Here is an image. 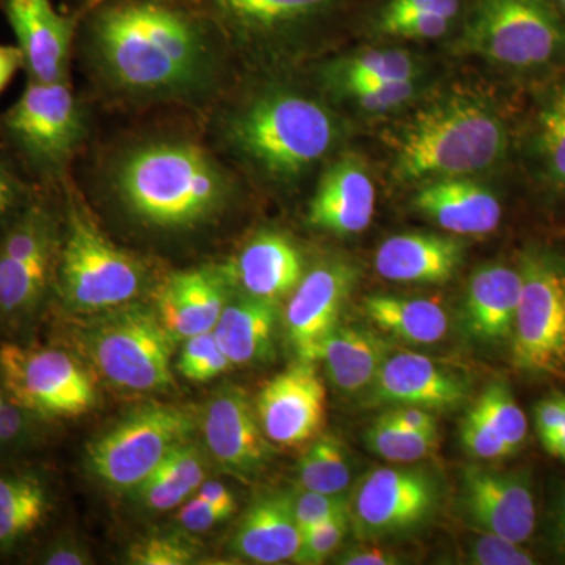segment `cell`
<instances>
[{
	"mask_svg": "<svg viewBox=\"0 0 565 565\" xmlns=\"http://www.w3.org/2000/svg\"><path fill=\"white\" fill-rule=\"evenodd\" d=\"M77 10L74 50L109 102L211 110L225 95L232 50L195 0H93Z\"/></svg>",
	"mask_w": 565,
	"mask_h": 565,
	"instance_id": "1",
	"label": "cell"
},
{
	"mask_svg": "<svg viewBox=\"0 0 565 565\" xmlns=\"http://www.w3.org/2000/svg\"><path fill=\"white\" fill-rule=\"evenodd\" d=\"M102 178L126 217L163 233L214 225L237 195L236 178L212 145L185 134L128 141L110 156Z\"/></svg>",
	"mask_w": 565,
	"mask_h": 565,
	"instance_id": "2",
	"label": "cell"
},
{
	"mask_svg": "<svg viewBox=\"0 0 565 565\" xmlns=\"http://www.w3.org/2000/svg\"><path fill=\"white\" fill-rule=\"evenodd\" d=\"M338 136L333 111L288 85H267L211 111V140L233 161L278 185L302 180L333 150Z\"/></svg>",
	"mask_w": 565,
	"mask_h": 565,
	"instance_id": "3",
	"label": "cell"
},
{
	"mask_svg": "<svg viewBox=\"0 0 565 565\" xmlns=\"http://www.w3.org/2000/svg\"><path fill=\"white\" fill-rule=\"evenodd\" d=\"M508 129L497 111L470 96H449L405 122L393 173L401 182L471 177L503 161Z\"/></svg>",
	"mask_w": 565,
	"mask_h": 565,
	"instance_id": "4",
	"label": "cell"
},
{
	"mask_svg": "<svg viewBox=\"0 0 565 565\" xmlns=\"http://www.w3.org/2000/svg\"><path fill=\"white\" fill-rule=\"evenodd\" d=\"M63 228L55 289L74 313H103L136 302L150 281L147 263L99 228L79 192L63 182Z\"/></svg>",
	"mask_w": 565,
	"mask_h": 565,
	"instance_id": "5",
	"label": "cell"
},
{
	"mask_svg": "<svg viewBox=\"0 0 565 565\" xmlns=\"http://www.w3.org/2000/svg\"><path fill=\"white\" fill-rule=\"evenodd\" d=\"M90 134L87 107L70 82L28 81L18 102L0 115V137L41 188H61Z\"/></svg>",
	"mask_w": 565,
	"mask_h": 565,
	"instance_id": "6",
	"label": "cell"
},
{
	"mask_svg": "<svg viewBox=\"0 0 565 565\" xmlns=\"http://www.w3.org/2000/svg\"><path fill=\"white\" fill-rule=\"evenodd\" d=\"M81 340L96 370L111 385L131 392H163L173 386L178 341L154 307L131 302L103 311Z\"/></svg>",
	"mask_w": 565,
	"mask_h": 565,
	"instance_id": "7",
	"label": "cell"
},
{
	"mask_svg": "<svg viewBox=\"0 0 565 565\" xmlns=\"http://www.w3.org/2000/svg\"><path fill=\"white\" fill-rule=\"evenodd\" d=\"M456 50L515 70L565 51V18L552 0H470Z\"/></svg>",
	"mask_w": 565,
	"mask_h": 565,
	"instance_id": "8",
	"label": "cell"
},
{
	"mask_svg": "<svg viewBox=\"0 0 565 565\" xmlns=\"http://www.w3.org/2000/svg\"><path fill=\"white\" fill-rule=\"evenodd\" d=\"M52 189L40 188L0 234V319L7 326L31 321L55 286L63 212L52 203Z\"/></svg>",
	"mask_w": 565,
	"mask_h": 565,
	"instance_id": "9",
	"label": "cell"
},
{
	"mask_svg": "<svg viewBox=\"0 0 565 565\" xmlns=\"http://www.w3.org/2000/svg\"><path fill=\"white\" fill-rule=\"evenodd\" d=\"M522 296L511 338L512 363L535 377L565 374V258L530 250L522 256Z\"/></svg>",
	"mask_w": 565,
	"mask_h": 565,
	"instance_id": "10",
	"label": "cell"
},
{
	"mask_svg": "<svg viewBox=\"0 0 565 565\" xmlns=\"http://www.w3.org/2000/svg\"><path fill=\"white\" fill-rule=\"evenodd\" d=\"M193 427L195 418L185 408L141 405L87 446L88 468L110 489L134 490L174 446L188 441Z\"/></svg>",
	"mask_w": 565,
	"mask_h": 565,
	"instance_id": "11",
	"label": "cell"
},
{
	"mask_svg": "<svg viewBox=\"0 0 565 565\" xmlns=\"http://www.w3.org/2000/svg\"><path fill=\"white\" fill-rule=\"evenodd\" d=\"M0 379L11 403L47 422L87 414L95 405L90 375L62 349L18 341L3 343Z\"/></svg>",
	"mask_w": 565,
	"mask_h": 565,
	"instance_id": "12",
	"label": "cell"
},
{
	"mask_svg": "<svg viewBox=\"0 0 565 565\" xmlns=\"http://www.w3.org/2000/svg\"><path fill=\"white\" fill-rule=\"evenodd\" d=\"M440 500V482L426 468H374L349 497L351 530L363 542L415 533L434 519Z\"/></svg>",
	"mask_w": 565,
	"mask_h": 565,
	"instance_id": "13",
	"label": "cell"
},
{
	"mask_svg": "<svg viewBox=\"0 0 565 565\" xmlns=\"http://www.w3.org/2000/svg\"><path fill=\"white\" fill-rule=\"evenodd\" d=\"M232 51L292 50L349 0H195Z\"/></svg>",
	"mask_w": 565,
	"mask_h": 565,
	"instance_id": "14",
	"label": "cell"
},
{
	"mask_svg": "<svg viewBox=\"0 0 565 565\" xmlns=\"http://www.w3.org/2000/svg\"><path fill=\"white\" fill-rule=\"evenodd\" d=\"M459 511L465 523L479 533L501 535L525 545L537 526L533 479L526 471L463 468Z\"/></svg>",
	"mask_w": 565,
	"mask_h": 565,
	"instance_id": "15",
	"label": "cell"
},
{
	"mask_svg": "<svg viewBox=\"0 0 565 565\" xmlns=\"http://www.w3.org/2000/svg\"><path fill=\"white\" fill-rule=\"evenodd\" d=\"M0 9L17 36L28 79L41 84L70 82L79 10L63 14L52 0H0Z\"/></svg>",
	"mask_w": 565,
	"mask_h": 565,
	"instance_id": "16",
	"label": "cell"
},
{
	"mask_svg": "<svg viewBox=\"0 0 565 565\" xmlns=\"http://www.w3.org/2000/svg\"><path fill=\"white\" fill-rule=\"evenodd\" d=\"M203 435L215 462L243 481L258 478L273 460V444L263 433L255 404L239 386H223L211 397Z\"/></svg>",
	"mask_w": 565,
	"mask_h": 565,
	"instance_id": "17",
	"label": "cell"
},
{
	"mask_svg": "<svg viewBox=\"0 0 565 565\" xmlns=\"http://www.w3.org/2000/svg\"><path fill=\"white\" fill-rule=\"evenodd\" d=\"M255 411L270 444L315 440L326 422V386L313 363L299 362L270 379L256 397Z\"/></svg>",
	"mask_w": 565,
	"mask_h": 565,
	"instance_id": "18",
	"label": "cell"
},
{
	"mask_svg": "<svg viewBox=\"0 0 565 565\" xmlns=\"http://www.w3.org/2000/svg\"><path fill=\"white\" fill-rule=\"evenodd\" d=\"M355 267L345 262H326L305 274L285 311L286 333L300 362H316L322 341L338 327L355 286Z\"/></svg>",
	"mask_w": 565,
	"mask_h": 565,
	"instance_id": "19",
	"label": "cell"
},
{
	"mask_svg": "<svg viewBox=\"0 0 565 565\" xmlns=\"http://www.w3.org/2000/svg\"><path fill=\"white\" fill-rule=\"evenodd\" d=\"M363 396L367 407L455 411L470 396V384L462 374L422 353L392 352Z\"/></svg>",
	"mask_w": 565,
	"mask_h": 565,
	"instance_id": "20",
	"label": "cell"
},
{
	"mask_svg": "<svg viewBox=\"0 0 565 565\" xmlns=\"http://www.w3.org/2000/svg\"><path fill=\"white\" fill-rule=\"evenodd\" d=\"M236 292L226 264L170 274L156 288L154 308L177 341L212 332Z\"/></svg>",
	"mask_w": 565,
	"mask_h": 565,
	"instance_id": "21",
	"label": "cell"
},
{
	"mask_svg": "<svg viewBox=\"0 0 565 565\" xmlns=\"http://www.w3.org/2000/svg\"><path fill=\"white\" fill-rule=\"evenodd\" d=\"M375 188L373 178L359 159H338L319 180L308 223L319 232L345 237L363 233L373 222Z\"/></svg>",
	"mask_w": 565,
	"mask_h": 565,
	"instance_id": "22",
	"label": "cell"
},
{
	"mask_svg": "<svg viewBox=\"0 0 565 565\" xmlns=\"http://www.w3.org/2000/svg\"><path fill=\"white\" fill-rule=\"evenodd\" d=\"M414 206L457 236H489L503 218L497 195L468 177L423 182L415 193Z\"/></svg>",
	"mask_w": 565,
	"mask_h": 565,
	"instance_id": "23",
	"label": "cell"
},
{
	"mask_svg": "<svg viewBox=\"0 0 565 565\" xmlns=\"http://www.w3.org/2000/svg\"><path fill=\"white\" fill-rule=\"evenodd\" d=\"M226 266L236 291L277 302L291 296L307 274L302 253L278 232L256 234Z\"/></svg>",
	"mask_w": 565,
	"mask_h": 565,
	"instance_id": "24",
	"label": "cell"
},
{
	"mask_svg": "<svg viewBox=\"0 0 565 565\" xmlns=\"http://www.w3.org/2000/svg\"><path fill=\"white\" fill-rule=\"evenodd\" d=\"M463 262V244L451 236L404 233L388 237L374 256L381 277L407 285H445Z\"/></svg>",
	"mask_w": 565,
	"mask_h": 565,
	"instance_id": "25",
	"label": "cell"
},
{
	"mask_svg": "<svg viewBox=\"0 0 565 565\" xmlns=\"http://www.w3.org/2000/svg\"><path fill=\"white\" fill-rule=\"evenodd\" d=\"M522 296V274L505 264H486L476 269L465 296L463 322L476 341L511 343Z\"/></svg>",
	"mask_w": 565,
	"mask_h": 565,
	"instance_id": "26",
	"label": "cell"
},
{
	"mask_svg": "<svg viewBox=\"0 0 565 565\" xmlns=\"http://www.w3.org/2000/svg\"><path fill=\"white\" fill-rule=\"evenodd\" d=\"M302 533L292 509V493L259 494L250 505L233 539L237 555L255 564L289 563L297 556Z\"/></svg>",
	"mask_w": 565,
	"mask_h": 565,
	"instance_id": "27",
	"label": "cell"
},
{
	"mask_svg": "<svg viewBox=\"0 0 565 565\" xmlns=\"http://www.w3.org/2000/svg\"><path fill=\"white\" fill-rule=\"evenodd\" d=\"M384 337L359 326H338L322 341L316 362L323 364L330 384L344 394H364L392 353Z\"/></svg>",
	"mask_w": 565,
	"mask_h": 565,
	"instance_id": "28",
	"label": "cell"
},
{
	"mask_svg": "<svg viewBox=\"0 0 565 565\" xmlns=\"http://www.w3.org/2000/svg\"><path fill=\"white\" fill-rule=\"evenodd\" d=\"M280 302L239 292L215 323V340L233 366L263 363L273 356Z\"/></svg>",
	"mask_w": 565,
	"mask_h": 565,
	"instance_id": "29",
	"label": "cell"
},
{
	"mask_svg": "<svg viewBox=\"0 0 565 565\" xmlns=\"http://www.w3.org/2000/svg\"><path fill=\"white\" fill-rule=\"evenodd\" d=\"M362 308L375 327L405 343L434 344L448 333V315L434 300L373 294Z\"/></svg>",
	"mask_w": 565,
	"mask_h": 565,
	"instance_id": "30",
	"label": "cell"
},
{
	"mask_svg": "<svg viewBox=\"0 0 565 565\" xmlns=\"http://www.w3.org/2000/svg\"><path fill=\"white\" fill-rule=\"evenodd\" d=\"M51 509L50 489L28 470L0 473V552H10L43 525Z\"/></svg>",
	"mask_w": 565,
	"mask_h": 565,
	"instance_id": "31",
	"label": "cell"
},
{
	"mask_svg": "<svg viewBox=\"0 0 565 565\" xmlns=\"http://www.w3.org/2000/svg\"><path fill=\"white\" fill-rule=\"evenodd\" d=\"M422 66L404 50H370L352 57L338 58L322 66L321 82L338 93L353 85L374 82L418 81Z\"/></svg>",
	"mask_w": 565,
	"mask_h": 565,
	"instance_id": "32",
	"label": "cell"
},
{
	"mask_svg": "<svg viewBox=\"0 0 565 565\" xmlns=\"http://www.w3.org/2000/svg\"><path fill=\"white\" fill-rule=\"evenodd\" d=\"M300 489L326 494H348L352 467L340 438L323 434L305 449L297 465Z\"/></svg>",
	"mask_w": 565,
	"mask_h": 565,
	"instance_id": "33",
	"label": "cell"
},
{
	"mask_svg": "<svg viewBox=\"0 0 565 565\" xmlns=\"http://www.w3.org/2000/svg\"><path fill=\"white\" fill-rule=\"evenodd\" d=\"M367 449L388 462L408 465L433 455L438 444V433L405 429L386 419L384 415L364 434Z\"/></svg>",
	"mask_w": 565,
	"mask_h": 565,
	"instance_id": "34",
	"label": "cell"
},
{
	"mask_svg": "<svg viewBox=\"0 0 565 565\" xmlns=\"http://www.w3.org/2000/svg\"><path fill=\"white\" fill-rule=\"evenodd\" d=\"M475 407L490 429L511 449L512 455L522 449L527 435V419L525 412L516 404L508 382H490Z\"/></svg>",
	"mask_w": 565,
	"mask_h": 565,
	"instance_id": "35",
	"label": "cell"
},
{
	"mask_svg": "<svg viewBox=\"0 0 565 565\" xmlns=\"http://www.w3.org/2000/svg\"><path fill=\"white\" fill-rule=\"evenodd\" d=\"M537 141L546 173L565 188V84L553 93L541 111Z\"/></svg>",
	"mask_w": 565,
	"mask_h": 565,
	"instance_id": "36",
	"label": "cell"
},
{
	"mask_svg": "<svg viewBox=\"0 0 565 565\" xmlns=\"http://www.w3.org/2000/svg\"><path fill=\"white\" fill-rule=\"evenodd\" d=\"M40 188L0 137V234L31 204Z\"/></svg>",
	"mask_w": 565,
	"mask_h": 565,
	"instance_id": "37",
	"label": "cell"
},
{
	"mask_svg": "<svg viewBox=\"0 0 565 565\" xmlns=\"http://www.w3.org/2000/svg\"><path fill=\"white\" fill-rule=\"evenodd\" d=\"M228 356L222 351L214 332L195 334L182 344L178 371L193 382H207L232 367Z\"/></svg>",
	"mask_w": 565,
	"mask_h": 565,
	"instance_id": "38",
	"label": "cell"
},
{
	"mask_svg": "<svg viewBox=\"0 0 565 565\" xmlns=\"http://www.w3.org/2000/svg\"><path fill=\"white\" fill-rule=\"evenodd\" d=\"M459 21L440 14H404V17L370 18L371 31L388 39L438 40L444 39Z\"/></svg>",
	"mask_w": 565,
	"mask_h": 565,
	"instance_id": "39",
	"label": "cell"
},
{
	"mask_svg": "<svg viewBox=\"0 0 565 565\" xmlns=\"http://www.w3.org/2000/svg\"><path fill=\"white\" fill-rule=\"evenodd\" d=\"M349 531H351L349 509L303 531L299 553L294 557V563L303 565L326 563V559L338 552Z\"/></svg>",
	"mask_w": 565,
	"mask_h": 565,
	"instance_id": "40",
	"label": "cell"
},
{
	"mask_svg": "<svg viewBox=\"0 0 565 565\" xmlns=\"http://www.w3.org/2000/svg\"><path fill=\"white\" fill-rule=\"evenodd\" d=\"M337 95L343 96L359 109L370 114H384L411 103L418 95V87H416V81L374 82V84L353 85L338 92Z\"/></svg>",
	"mask_w": 565,
	"mask_h": 565,
	"instance_id": "41",
	"label": "cell"
},
{
	"mask_svg": "<svg viewBox=\"0 0 565 565\" xmlns=\"http://www.w3.org/2000/svg\"><path fill=\"white\" fill-rule=\"evenodd\" d=\"M46 422L28 408L7 401L0 408V452L35 444Z\"/></svg>",
	"mask_w": 565,
	"mask_h": 565,
	"instance_id": "42",
	"label": "cell"
},
{
	"mask_svg": "<svg viewBox=\"0 0 565 565\" xmlns=\"http://www.w3.org/2000/svg\"><path fill=\"white\" fill-rule=\"evenodd\" d=\"M468 563L475 565H533V553L501 535L481 533L468 548Z\"/></svg>",
	"mask_w": 565,
	"mask_h": 565,
	"instance_id": "43",
	"label": "cell"
},
{
	"mask_svg": "<svg viewBox=\"0 0 565 565\" xmlns=\"http://www.w3.org/2000/svg\"><path fill=\"white\" fill-rule=\"evenodd\" d=\"M460 440L468 455L481 460H501L514 456L504 441L490 429L489 424L473 407L460 427Z\"/></svg>",
	"mask_w": 565,
	"mask_h": 565,
	"instance_id": "44",
	"label": "cell"
},
{
	"mask_svg": "<svg viewBox=\"0 0 565 565\" xmlns=\"http://www.w3.org/2000/svg\"><path fill=\"white\" fill-rule=\"evenodd\" d=\"M294 516L300 533L349 509V494H326L300 489L292 494Z\"/></svg>",
	"mask_w": 565,
	"mask_h": 565,
	"instance_id": "45",
	"label": "cell"
},
{
	"mask_svg": "<svg viewBox=\"0 0 565 565\" xmlns=\"http://www.w3.org/2000/svg\"><path fill=\"white\" fill-rule=\"evenodd\" d=\"M152 473L167 476V478L188 487L193 493L206 481L203 457L199 449L188 441L174 446Z\"/></svg>",
	"mask_w": 565,
	"mask_h": 565,
	"instance_id": "46",
	"label": "cell"
},
{
	"mask_svg": "<svg viewBox=\"0 0 565 565\" xmlns=\"http://www.w3.org/2000/svg\"><path fill=\"white\" fill-rule=\"evenodd\" d=\"M470 0H379L371 18L440 14L462 24Z\"/></svg>",
	"mask_w": 565,
	"mask_h": 565,
	"instance_id": "47",
	"label": "cell"
},
{
	"mask_svg": "<svg viewBox=\"0 0 565 565\" xmlns=\"http://www.w3.org/2000/svg\"><path fill=\"white\" fill-rule=\"evenodd\" d=\"M129 559L139 565H184L192 563V546L177 537H148L129 550Z\"/></svg>",
	"mask_w": 565,
	"mask_h": 565,
	"instance_id": "48",
	"label": "cell"
},
{
	"mask_svg": "<svg viewBox=\"0 0 565 565\" xmlns=\"http://www.w3.org/2000/svg\"><path fill=\"white\" fill-rule=\"evenodd\" d=\"M132 492L145 508L161 512L178 508L193 493L180 482L158 473L148 476Z\"/></svg>",
	"mask_w": 565,
	"mask_h": 565,
	"instance_id": "49",
	"label": "cell"
},
{
	"mask_svg": "<svg viewBox=\"0 0 565 565\" xmlns=\"http://www.w3.org/2000/svg\"><path fill=\"white\" fill-rule=\"evenodd\" d=\"M565 418V394L555 392L534 407V426L544 449L555 441Z\"/></svg>",
	"mask_w": 565,
	"mask_h": 565,
	"instance_id": "50",
	"label": "cell"
},
{
	"mask_svg": "<svg viewBox=\"0 0 565 565\" xmlns=\"http://www.w3.org/2000/svg\"><path fill=\"white\" fill-rule=\"evenodd\" d=\"M226 519L230 516L200 497L188 501L178 512V523L189 533H204Z\"/></svg>",
	"mask_w": 565,
	"mask_h": 565,
	"instance_id": "51",
	"label": "cell"
},
{
	"mask_svg": "<svg viewBox=\"0 0 565 565\" xmlns=\"http://www.w3.org/2000/svg\"><path fill=\"white\" fill-rule=\"evenodd\" d=\"M546 533L553 548L565 557V481L556 486L546 516Z\"/></svg>",
	"mask_w": 565,
	"mask_h": 565,
	"instance_id": "52",
	"label": "cell"
},
{
	"mask_svg": "<svg viewBox=\"0 0 565 565\" xmlns=\"http://www.w3.org/2000/svg\"><path fill=\"white\" fill-rule=\"evenodd\" d=\"M386 419L403 426L405 429L422 430V433H438L437 419L433 412L422 407H393L384 414Z\"/></svg>",
	"mask_w": 565,
	"mask_h": 565,
	"instance_id": "53",
	"label": "cell"
},
{
	"mask_svg": "<svg viewBox=\"0 0 565 565\" xmlns=\"http://www.w3.org/2000/svg\"><path fill=\"white\" fill-rule=\"evenodd\" d=\"M39 563L46 565H82L87 564L88 559L81 546L74 545L73 542L58 541L47 545L41 552Z\"/></svg>",
	"mask_w": 565,
	"mask_h": 565,
	"instance_id": "54",
	"label": "cell"
},
{
	"mask_svg": "<svg viewBox=\"0 0 565 565\" xmlns=\"http://www.w3.org/2000/svg\"><path fill=\"white\" fill-rule=\"evenodd\" d=\"M399 563V557L381 548L349 550L337 559V564L341 565H393Z\"/></svg>",
	"mask_w": 565,
	"mask_h": 565,
	"instance_id": "55",
	"label": "cell"
},
{
	"mask_svg": "<svg viewBox=\"0 0 565 565\" xmlns=\"http://www.w3.org/2000/svg\"><path fill=\"white\" fill-rule=\"evenodd\" d=\"M196 497L203 498L225 515L232 516L236 512L237 505L233 493L222 482L214 481V479L204 481L196 490Z\"/></svg>",
	"mask_w": 565,
	"mask_h": 565,
	"instance_id": "56",
	"label": "cell"
},
{
	"mask_svg": "<svg viewBox=\"0 0 565 565\" xmlns=\"http://www.w3.org/2000/svg\"><path fill=\"white\" fill-rule=\"evenodd\" d=\"M22 68V55L18 46H0V93Z\"/></svg>",
	"mask_w": 565,
	"mask_h": 565,
	"instance_id": "57",
	"label": "cell"
},
{
	"mask_svg": "<svg viewBox=\"0 0 565 565\" xmlns=\"http://www.w3.org/2000/svg\"><path fill=\"white\" fill-rule=\"evenodd\" d=\"M545 451L565 462V418L563 426H561L559 434L556 435L555 441H553Z\"/></svg>",
	"mask_w": 565,
	"mask_h": 565,
	"instance_id": "58",
	"label": "cell"
},
{
	"mask_svg": "<svg viewBox=\"0 0 565 565\" xmlns=\"http://www.w3.org/2000/svg\"><path fill=\"white\" fill-rule=\"evenodd\" d=\"M9 401V396H7L6 388H3L2 379H0V408L2 405Z\"/></svg>",
	"mask_w": 565,
	"mask_h": 565,
	"instance_id": "59",
	"label": "cell"
},
{
	"mask_svg": "<svg viewBox=\"0 0 565 565\" xmlns=\"http://www.w3.org/2000/svg\"><path fill=\"white\" fill-rule=\"evenodd\" d=\"M555 3L556 9L561 11V14L565 18V0H552Z\"/></svg>",
	"mask_w": 565,
	"mask_h": 565,
	"instance_id": "60",
	"label": "cell"
},
{
	"mask_svg": "<svg viewBox=\"0 0 565 565\" xmlns=\"http://www.w3.org/2000/svg\"><path fill=\"white\" fill-rule=\"evenodd\" d=\"M90 2H93V0H81V6L79 7L87 6V3H90Z\"/></svg>",
	"mask_w": 565,
	"mask_h": 565,
	"instance_id": "61",
	"label": "cell"
}]
</instances>
